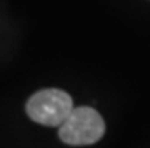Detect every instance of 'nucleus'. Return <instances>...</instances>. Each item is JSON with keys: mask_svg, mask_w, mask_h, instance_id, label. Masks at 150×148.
<instances>
[{"mask_svg": "<svg viewBox=\"0 0 150 148\" xmlns=\"http://www.w3.org/2000/svg\"><path fill=\"white\" fill-rule=\"evenodd\" d=\"M105 133L103 118L93 107H73L59 126L61 141L68 145H91Z\"/></svg>", "mask_w": 150, "mask_h": 148, "instance_id": "obj_1", "label": "nucleus"}, {"mask_svg": "<svg viewBox=\"0 0 150 148\" xmlns=\"http://www.w3.org/2000/svg\"><path fill=\"white\" fill-rule=\"evenodd\" d=\"M73 107V100L65 91L42 89L29 98L26 112L35 123L47 127H59Z\"/></svg>", "mask_w": 150, "mask_h": 148, "instance_id": "obj_2", "label": "nucleus"}]
</instances>
